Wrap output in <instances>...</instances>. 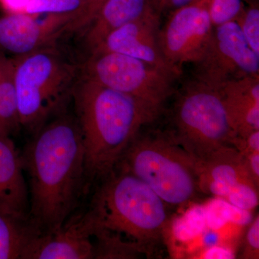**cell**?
<instances>
[{"label": "cell", "instance_id": "cell-1", "mask_svg": "<svg viewBox=\"0 0 259 259\" xmlns=\"http://www.w3.org/2000/svg\"><path fill=\"white\" fill-rule=\"evenodd\" d=\"M28 175V221L38 233L61 228L88 188L84 151L75 116L62 110L51 117L24 148Z\"/></svg>", "mask_w": 259, "mask_h": 259}, {"label": "cell", "instance_id": "cell-2", "mask_svg": "<svg viewBox=\"0 0 259 259\" xmlns=\"http://www.w3.org/2000/svg\"><path fill=\"white\" fill-rule=\"evenodd\" d=\"M71 97L82 139L88 187L111 174L140 130L162 114L82 74Z\"/></svg>", "mask_w": 259, "mask_h": 259}, {"label": "cell", "instance_id": "cell-3", "mask_svg": "<svg viewBox=\"0 0 259 259\" xmlns=\"http://www.w3.org/2000/svg\"><path fill=\"white\" fill-rule=\"evenodd\" d=\"M168 205L142 181L115 169L98 185L81 220L117 237L138 253L158 257L170 231Z\"/></svg>", "mask_w": 259, "mask_h": 259}, {"label": "cell", "instance_id": "cell-4", "mask_svg": "<svg viewBox=\"0 0 259 259\" xmlns=\"http://www.w3.org/2000/svg\"><path fill=\"white\" fill-rule=\"evenodd\" d=\"M140 130L115 169L142 181L168 206L182 207L202 194L199 161L175 139L169 129Z\"/></svg>", "mask_w": 259, "mask_h": 259}, {"label": "cell", "instance_id": "cell-5", "mask_svg": "<svg viewBox=\"0 0 259 259\" xmlns=\"http://www.w3.org/2000/svg\"><path fill=\"white\" fill-rule=\"evenodd\" d=\"M13 62L20 125L33 135L64 110L79 71L53 45Z\"/></svg>", "mask_w": 259, "mask_h": 259}, {"label": "cell", "instance_id": "cell-6", "mask_svg": "<svg viewBox=\"0 0 259 259\" xmlns=\"http://www.w3.org/2000/svg\"><path fill=\"white\" fill-rule=\"evenodd\" d=\"M175 139L198 161L221 148L234 146L237 134L222 95L196 78L178 93L171 111Z\"/></svg>", "mask_w": 259, "mask_h": 259}, {"label": "cell", "instance_id": "cell-7", "mask_svg": "<svg viewBox=\"0 0 259 259\" xmlns=\"http://www.w3.org/2000/svg\"><path fill=\"white\" fill-rule=\"evenodd\" d=\"M81 74L161 113L177 76L136 58L108 51L91 53Z\"/></svg>", "mask_w": 259, "mask_h": 259}, {"label": "cell", "instance_id": "cell-8", "mask_svg": "<svg viewBox=\"0 0 259 259\" xmlns=\"http://www.w3.org/2000/svg\"><path fill=\"white\" fill-rule=\"evenodd\" d=\"M208 8V0H194L169 13L164 26L160 28L162 55L180 74L184 64H197L205 53L214 28Z\"/></svg>", "mask_w": 259, "mask_h": 259}, {"label": "cell", "instance_id": "cell-9", "mask_svg": "<svg viewBox=\"0 0 259 259\" xmlns=\"http://www.w3.org/2000/svg\"><path fill=\"white\" fill-rule=\"evenodd\" d=\"M196 78L219 88L228 81L259 75V55L252 50L236 21L213 28Z\"/></svg>", "mask_w": 259, "mask_h": 259}, {"label": "cell", "instance_id": "cell-10", "mask_svg": "<svg viewBox=\"0 0 259 259\" xmlns=\"http://www.w3.org/2000/svg\"><path fill=\"white\" fill-rule=\"evenodd\" d=\"M201 192L224 199L241 210L258 204V184L250 175L244 156L235 146L214 151L199 161Z\"/></svg>", "mask_w": 259, "mask_h": 259}, {"label": "cell", "instance_id": "cell-11", "mask_svg": "<svg viewBox=\"0 0 259 259\" xmlns=\"http://www.w3.org/2000/svg\"><path fill=\"white\" fill-rule=\"evenodd\" d=\"M39 16L23 13L0 17V49L18 58L53 45L76 15Z\"/></svg>", "mask_w": 259, "mask_h": 259}, {"label": "cell", "instance_id": "cell-12", "mask_svg": "<svg viewBox=\"0 0 259 259\" xmlns=\"http://www.w3.org/2000/svg\"><path fill=\"white\" fill-rule=\"evenodd\" d=\"M159 16L156 10L109 34L91 53L108 51L131 56L180 76L165 60L159 44Z\"/></svg>", "mask_w": 259, "mask_h": 259}, {"label": "cell", "instance_id": "cell-13", "mask_svg": "<svg viewBox=\"0 0 259 259\" xmlns=\"http://www.w3.org/2000/svg\"><path fill=\"white\" fill-rule=\"evenodd\" d=\"M94 258L91 237L83 228L80 214L70 217L61 228L36 233L24 250L21 259Z\"/></svg>", "mask_w": 259, "mask_h": 259}, {"label": "cell", "instance_id": "cell-14", "mask_svg": "<svg viewBox=\"0 0 259 259\" xmlns=\"http://www.w3.org/2000/svg\"><path fill=\"white\" fill-rule=\"evenodd\" d=\"M21 156L10 136L0 135V211L28 220V184Z\"/></svg>", "mask_w": 259, "mask_h": 259}, {"label": "cell", "instance_id": "cell-15", "mask_svg": "<svg viewBox=\"0 0 259 259\" xmlns=\"http://www.w3.org/2000/svg\"><path fill=\"white\" fill-rule=\"evenodd\" d=\"M238 137L259 130V75L245 76L219 88Z\"/></svg>", "mask_w": 259, "mask_h": 259}, {"label": "cell", "instance_id": "cell-16", "mask_svg": "<svg viewBox=\"0 0 259 259\" xmlns=\"http://www.w3.org/2000/svg\"><path fill=\"white\" fill-rule=\"evenodd\" d=\"M153 10L152 0H107L85 30L87 47L92 52L112 31Z\"/></svg>", "mask_w": 259, "mask_h": 259}, {"label": "cell", "instance_id": "cell-17", "mask_svg": "<svg viewBox=\"0 0 259 259\" xmlns=\"http://www.w3.org/2000/svg\"><path fill=\"white\" fill-rule=\"evenodd\" d=\"M13 59L0 55V129L10 136L20 128Z\"/></svg>", "mask_w": 259, "mask_h": 259}, {"label": "cell", "instance_id": "cell-18", "mask_svg": "<svg viewBox=\"0 0 259 259\" xmlns=\"http://www.w3.org/2000/svg\"><path fill=\"white\" fill-rule=\"evenodd\" d=\"M36 233L28 220L0 211V259H21Z\"/></svg>", "mask_w": 259, "mask_h": 259}, {"label": "cell", "instance_id": "cell-19", "mask_svg": "<svg viewBox=\"0 0 259 259\" xmlns=\"http://www.w3.org/2000/svg\"><path fill=\"white\" fill-rule=\"evenodd\" d=\"M85 3L86 0H30L23 13L32 15H75L76 17Z\"/></svg>", "mask_w": 259, "mask_h": 259}, {"label": "cell", "instance_id": "cell-20", "mask_svg": "<svg viewBox=\"0 0 259 259\" xmlns=\"http://www.w3.org/2000/svg\"><path fill=\"white\" fill-rule=\"evenodd\" d=\"M235 21L239 25L250 49L259 55V3L246 7L243 5Z\"/></svg>", "mask_w": 259, "mask_h": 259}, {"label": "cell", "instance_id": "cell-21", "mask_svg": "<svg viewBox=\"0 0 259 259\" xmlns=\"http://www.w3.org/2000/svg\"><path fill=\"white\" fill-rule=\"evenodd\" d=\"M213 26L235 21L243 8V0H208Z\"/></svg>", "mask_w": 259, "mask_h": 259}, {"label": "cell", "instance_id": "cell-22", "mask_svg": "<svg viewBox=\"0 0 259 259\" xmlns=\"http://www.w3.org/2000/svg\"><path fill=\"white\" fill-rule=\"evenodd\" d=\"M106 1L107 0H86L82 10L69 24L66 32H78L79 30H86Z\"/></svg>", "mask_w": 259, "mask_h": 259}, {"label": "cell", "instance_id": "cell-23", "mask_svg": "<svg viewBox=\"0 0 259 259\" xmlns=\"http://www.w3.org/2000/svg\"><path fill=\"white\" fill-rule=\"evenodd\" d=\"M258 250L259 218L258 215H257V217L252 221L245 236L243 258H258Z\"/></svg>", "mask_w": 259, "mask_h": 259}, {"label": "cell", "instance_id": "cell-24", "mask_svg": "<svg viewBox=\"0 0 259 259\" xmlns=\"http://www.w3.org/2000/svg\"><path fill=\"white\" fill-rule=\"evenodd\" d=\"M202 258L231 259L235 258L233 250L224 247L213 246L206 250L202 254Z\"/></svg>", "mask_w": 259, "mask_h": 259}, {"label": "cell", "instance_id": "cell-25", "mask_svg": "<svg viewBox=\"0 0 259 259\" xmlns=\"http://www.w3.org/2000/svg\"><path fill=\"white\" fill-rule=\"evenodd\" d=\"M30 0H0V8L5 14L23 13L24 8Z\"/></svg>", "mask_w": 259, "mask_h": 259}, {"label": "cell", "instance_id": "cell-26", "mask_svg": "<svg viewBox=\"0 0 259 259\" xmlns=\"http://www.w3.org/2000/svg\"><path fill=\"white\" fill-rule=\"evenodd\" d=\"M194 0H160L158 5V14H164V13H171L182 7L190 4Z\"/></svg>", "mask_w": 259, "mask_h": 259}, {"label": "cell", "instance_id": "cell-27", "mask_svg": "<svg viewBox=\"0 0 259 259\" xmlns=\"http://www.w3.org/2000/svg\"><path fill=\"white\" fill-rule=\"evenodd\" d=\"M152 3L155 9L158 12V5H159L160 0H152Z\"/></svg>", "mask_w": 259, "mask_h": 259}, {"label": "cell", "instance_id": "cell-28", "mask_svg": "<svg viewBox=\"0 0 259 259\" xmlns=\"http://www.w3.org/2000/svg\"><path fill=\"white\" fill-rule=\"evenodd\" d=\"M247 3V5L251 4V3H258V0H243Z\"/></svg>", "mask_w": 259, "mask_h": 259}, {"label": "cell", "instance_id": "cell-29", "mask_svg": "<svg viewBox=\"0 0 259 259\" xmlns=\"http://www.w3.org/2000/svg\"><path fill=\"white\" fill-rule=\"evenodd\" d=\"M0 135H5L3 134V132L1 131V129H0ZM5 136H6V135H5Z\"/></svg>", "mask_w": 259, "mask_h": 259}]
</instances>
